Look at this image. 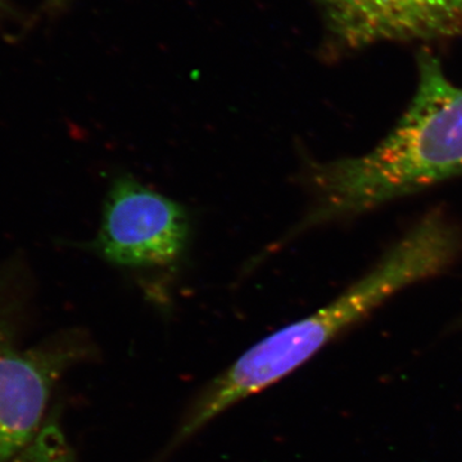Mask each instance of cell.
<instances>
[{"instance_id": "obj_2", "label": "cell", "mask_w": 462, "mask_h": 462, "mask_svg": "<svg viewBox=\"0 0 462 462\" xmlns=\"http://www.w3.org/2000/svg\"><path fill=\"white\" fill-rule=\"evenodd\" d=\"M461 175L462 88L424 53L415 96L387 138L363 156L303 166L311 206L291 236Z\"/></svg>"}, {"instance_id": "obj_5", "label": "cell", "mask_w": 462, "mask_h": 462, "mask_svg": "<svg viewBox=\"0 0 462 462\" xmlns=\"http://www.w3.org/2000/svg\"><path fill=\"white\" fill-rule=\"evenodd\" d=\"M348 48L462 36V0H320Z\"/></svg>"}, {"instance_id": "obj_6", "label": "cell", "mask_w": 462, "mask_h": 462, "mask_svg": "<svg viewBox=\"0 0 462 462\" xmlns=\"http://www.w3.org/2000/svg\"><path fill=\"white\" fill-rule=\"evenodd\" d=\"M8 462H76L60 421L50 416L32 442Z\"/></svg>"}, {"instance_id": "obj_3", "label": "cell", "mask_w": 462, "mask_h": 462, "mask_svg": "<svg viewBox=\"0 0 462 462\" xmlns=\"http://www.w3.org/2000/svg\"><path fill=\"white\" fill-rule=\"evenodd\" d=\"M35 279L21 252L0 263V462H8L50 418L54 389L69 370L98 357L89 333L69 328L25 346Z\"/></svg>"}, {"instance_id": "obj_4", "label": "cell", "mask_w": 462, "mask_h": 462, "mask_svg": "<svg viewBox=\"0 0 462 462\" xmlns=\"http://www.w3.org/2000/svg\"><path fill=\"white\" fill-rule=\"evenodd\" d=\"M189 238L190 217L180 203L120 175L106 194L96 238L81 245L114 266L151 269L178 263Z\"/></svg>"}, {"instance_id": "obj_1", "label": "cell", "mask_w": 462, "mask_h": 462, "mask_svg": "<svg viewBox=\"0 0 462 462\" xmlns=\"http://www.w3.org/2000/svg\"><path fill=\"white\" fill-rule=\"evenodd\" d=\"M461 245L460 233L445 216L422 218L333 302L266 337L212 379L188 407L170 447L181 445L234 404L281 382L397 291L445 270Z\"/></svg>"}]
</instances>
